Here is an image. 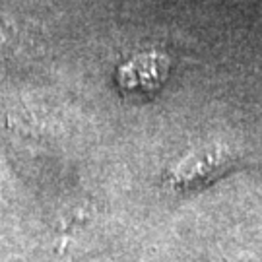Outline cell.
<instances>
[{
    "mask_svg": "<svg viewBox=\"0 0 262 262\" xmlns=\"http://www.w3.org/2000/svg\"><path fill=\"white\" fill-rule=\"evenodd\" d=\"M169 62L165 56L144 53L119 66L117 84L128 94H150L159 90L167 80Z\"/></svg>",
    "mask_w": 262,
    "mask_h": 262,
    "instance_id": "1",
    "label": "cell"
}]
</instances>
